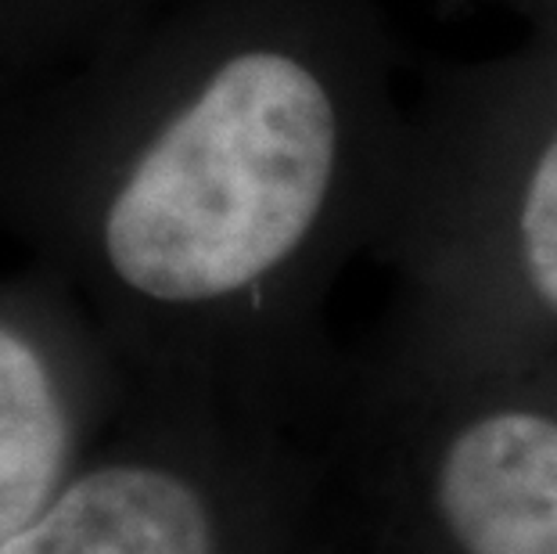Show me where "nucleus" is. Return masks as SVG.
<instances>
[{
    "label": "nucleus",
    "mask_w": 557,
    "mask_h": 554,
    "mask_svg": "<svg viewBox=\"0 0 557 554\" xmlns=\"http://www.w3.org/2000/svg\"><path fill=\"white\" fill-rule=\"evenodd\" d=\"M129 404L98 324L40 263L0 278V540L33 522Z\"/></svg>",
    "instance_id": "nucleus-4"
},
{
    "label": "nucleus",
    "mask_w": 557,
    "mask_h": 554,
    "mask_svg": "<svg viewBox=\"0 0 557 554\" xmlns=\"http://www.w3.org/2000/svg\"><path fill=\"white\" fill-rule=\"evenodd\" d=\"M320 554H349V551H346V544H342V533H338V540H335V544H331V547H324V551H320Z\"/></svg>",
    "instance_id": "nucleus-6"
},
{
    "label": "nucleus",
    "mask_w": 557,
    "mask_h": 554,
    "mask_svg": "<svg viewBox=\"0 0 557 554\" xmlns=\"http://www.w3.org/2000/svg\"><path fill=\"white\" fill-rule=\"evenodd\" d=\"M220 8L0 98V231L79 299L134 393L299 429L292 357L335 184L317 69ZM302 432V429H299Z\"/></svg>",
    "instance_id": "nucleus-1"
},
{
    "label": "nucleus",
    "mask_w": 557,
    "mask_h": 554,
    "mask_svg": "<svg viewBox=\"0 0 557 554\" xmlns=\"http://www.w3.org/2000/svg\"><path fill=\"white\" fill-rule=\"evenodd\" d=\"M557 338V134L518 198L504 249L435 292V349L424 374L525 364Z\"/></svg>",
    "instance_id": "nucleus-5"
},
{
    "label": "nucleus",
    "mask_w": 557,
    "mask_h": 554,
    "mask_svg": "<svg viewBox=\"0 0 557 554\" xmlns=\"http://www.w3.org/2000/svg\"><path fill=\"white\" fill-rule=\"evenodd\" d=\"M338 540L310 432L129 389V404L0 554H320Z\"/></svg>",
    "instance_id": "nucleus-3"
},
{
    "label": "nucleus",
    "mask_w": 557,
    "mask_h": 554,
    "mask_svg": "<svg viewBox=\"0 0 557 554\" xmlns=\"http://www.w3.org/2000/svg\"><path fill=\"white\" fill-rule=\"evenodd\" d=\"M313 443L349 554H557V371L421 374Z\"/></svg>",
    "instance_id": "nucleus-2"
}]
</instances>
